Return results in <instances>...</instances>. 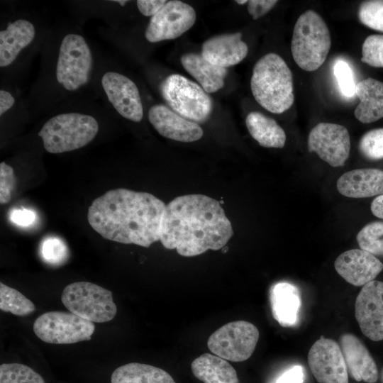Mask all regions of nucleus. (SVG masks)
I'll list each match as a JSON object with an SVG mask.
<instances>
[{
    "mask_svg": "<svg viewBox=\"0 0 383 383\" xmlns=\"http://www.w3.org/2000/svg\"><path fill=\"white\" fill-rule=\"evenodd\" d=\"M165 207L150 193L118 188L92 201L87 220L105 239L148 248L160 239Z\"/></svg>",
    "mask_w": 383,
    "mask_h": 383,
    "instance_id": "f257e3e1",
    "label": "nucleus"
},
{
    "mask_svg": "<svg viewBox=\"0 0 383 383\" xmlns=\"http://www.w3.org/2000/svg\"><path fill=\"white\" fill-rule=\"evenodd\" d=\"M233 234L220 203L203 194L177 196L166 205L160 231L162 245L184 257L225 247Z\"/></svg>",
    "mask_w": 383,
    "mask_h": 383,
    "instance_id": "f03ea898",
    "label": "nucleus"
},
{
    "mask_svg": "<svg viewBox=\"0 0 383 383\" xmlns=\"http://www.w3.org/2000/svg\"><path fill=\"white\" fill-rule=\"evenodd\" d=\"M250 89L256 101L273 113L287 111L294 101L292 71L276 53H267L255 64Z\"/></svg>",
    "mask_w": 383,
    "mask_h": 383,
    "instance_id": "7ed1b4c3",
    "label": "nucleus"
},
{
    "mask_svg": "<svg viewBox=\"0 0 383 383\" xmlns=\"http://www.w3.org/2000/svg\"><path fill=\"white\" fill-rule=\"evenodd\" d=\"M331 45L328 28L322 17L307 10L298 18L293 30L291 51L302 70L313 72L325 62Z\"/></svg>",
    "mask_w": 383,
    "mask_h": 383,
    "instance_id": "20e7f679",
    "label": "nucleus"
},
{
    "mask_svg": "<svg viewBox=\"0 0 383 383\" xmlns=\"http://www.w3.org/2000/svg\"><path fill=\"white\" fill-rule=\"evenodd\" d=\"M99 124L90 115L66 113L49 119L38 135L42 138L44 148L57 154L81 148L96 135Z\"/></svg>",
    "mask_w": 383,
    "mask_h": 383,
    "instance_id": "39448f33",
    "label": "nucleus"
},
{
    "mask_svg": "<svg viewBox=\"0 0 383 383\" xmlns=\"http://www.w3.org/2000/svg\"><path fill=\"white\" fill-rule=\"evenodd\" d=\"M161 94L170 108L195 123H204L213 110V101L204 89L177 74L167 76L160 84Z\"/></svg>",
    "mask_w": 383,
    "mask_h": 383,
    "instance_id": "423d86ee",
    "label": "nucleus"
},
{
    "mask_svg": "<svg viewBox=\"0 0 383 383\" xmlns=\"http://www.w3.org/2000/svg\"><path fill=\"white\" fill-rule=\"evenodd\" d=\"M61 300L71 313L92 323L110 321L117 312L111 292L91 282L68 284Z\"/></svg>",
    "mask_w": 383,
    "mask_h": 383,
    "instance_id": "0eeeda50",
    "label": "nucleus"
},
{
    "mask_svg": "<svg viewBox=\"0 0 383 383\" xmlns=\"http://www.w3.org/2000/svg\"><path fill=\"white\" fill-rule=\"evenodd\" d=\"M93 65L91 52L84 38L65 35L60 44L56 78L65 89L74 91L88 82Z\"/></svg>",
    "mask_w": 383,
    "mask_h": 383,
    "instance_id": "6e6552de",
    "label": "nucleus"
},
{
    "mask_svg": "<svg viewBox=\"0 0 383 383\" xmlns=\"http://www.w3.org/2000/svg\"><path fill=\"white\" fill-rule=\"evenodd\" d=\"M259 331L245 321L228 323L209 338L207 346L214 355L231 362H243L252 355L259 339Z\"/></svg>",
    "mask_w": 383,
    "mask_h": 383,
    "instance_id": "1a4fd4ad",
    "label": "nucleus"
},
{
    "mask_svg": "<svg viewBox=\"0 0 383 383\" xmlns=\"http://www.w3.org/2000/svg\"><path fill=\"white\" fill-rule=\"evenodd\" d=\"M33 328L35 334L45 343L72 344L89 340L95 326L71 312L49 311L35 319Z\"/></svg>",
    "mask_w": 383,
    "mask_h": 383,
    "instance_id": "9d476101",
    "label": "nucleus"
},
{
    "mask_svg": "<svg viewBox=\"0 0 383 383\" xmlns=\"http://www.w3.org/2000/svg\"><path fill=\"white\" fill-rule=\"evenodd\" d=\"M196 19V12L188 4L178 0L167 1L151 17L145 37L150 43L175 39L189 30Z\"/></svg>",
    "mask_w": 383,
    "mask_h": 383,
    "instance_id": "9b49d317",
    "label": "nucleus"
},
{
    "mask_svg": "<svg viewBox=\"0 0 383 383\" xmlns=\"http://www.w3.org/2000/svg\"><path fill=\"white\" fill-rule=\"evenodd\" d=\"M308 149L333 167L345 164L350 152L348 129L341 125L322 122L314 126L308 137Z\"/></svg>",
    "mask_w": 383,
    "mask_h": 383,
    "instance_id": "f8f14e48",
    "label": "nucleus"
},
{
    "mask_svg": "<svg viewBox=\"0 0 383 383\" xmlns=\"http://www.w3.org/2000/svg\"><path fill=\"white\" fill-rule=\"evenodd\" d=\"M307 359L318 383H349L345 359L335 340L321 336L311 347Z\"/></svg>",
    "mask_w": 383,
    "mask_h": 383,
    "instance_id": "ddd939ff",
    "label": "nucleus"
},
{
    "mask_svg": "<svg viewBox=\"0 0 383 383\" xmlns=\"http://www.w3.org/2000/svg\"><path fill=\"white\" fill-rule=\"evenodd\" d=\"M355 315L366 337L383 340V282L373 280L362 287L355 300Z\"/></svg>",
    "mask_w": 383,
    "mask_h": 383,
    "instance_id": "4468645a",
    "label": "nucleus"
},
{
    "mask_svg": "<svg viewBox=\"0 0 383 383\" xmlns=\"http://www.w3.org/2000/svg\"><path fill=\"white\" fill-rule=\"evenodd\" d=\"M101 84L109 101L125 118L140 122L143 108L139 91L128 77L115 72H107L101 78Z\"/></svg>",
    "mask_w": 383,
    "mask_h": 383,
    "instance_id": "2eb2a0df",
    "label": "nucleus"
},
{
    "mask_svg": "<svg viewBox=\"0 0 383 383\" xmlns=\"http://www.w3.org/2000/svg\"><path fill=\"white\" fill-rule=\"evenodd\" d=\"M334 267L347 282L363 287L374 280L383 270V263L374 255L362 249H351L341 253Z\"/></svg>",
    "mask_w": 383,
    "mask_h": 383,
    "instance_id": "dca6fc26",
    "label": "nucleus"
},
{
    "mask_svg": "<svg viewBox=\"0 0 383 383\" xmlns=\"http://www.w3.org/2000/svg\"><path fill=\"white\" fill-rule=\"evenodd\" d=\"M148 119L161 135L171 140L191 143L203 136V130L197 123L182 117L162 104L150 107Z\"/></svg>",
    "mask_w": 383,
    "mask_h": 383,
    "instance_id": "f3484780",
    "label": "nucleus"
},
{
    "mask_svg": "<svg viewBox=\"0 0 383 383\" xmlns=\"http://www.w3.org/2000/svg\"><path fill=\"white\" fill-rule=\"evenodd\" d=\"M339 342L350 377L357 382L375 383L379 376L377 367L365 345L351 333L343 334Z\"/></svg>",
    "mask_w": 383,
    "mask_h": 383,
    "instance_id": "a211bd4d",
    "label": "nucleus"
},
{
    "mask_svg": "<svg viewBox=\"0 0 383 383\" xmlns=\"http://www.w3.org/2000/svg\"><path fill=\"white\" fill-rule=\"evenodd\" d=\"M240 33L222 34L206 40L201 55L210 63L226 68L240 63L247 56L248 47Z\"/></svg>",
    "mask_w": 383,
    "mask_h": 383,
    "instance_id": "6ab92c4d",
    "label": "nucleus"
},
{
    "mask_svg": "<svg viewBox=\"0 0 383 383\" xmlns=\"http://www.w3.org/2000/svg\"><path fill=\"white\" fill-rule=\"evenodd\" d=\"M337 189L350 198H367L383 195V170L374 168L353 170L342 174Z\"/></svg>",
    "mask_w": 383,
    "mask_h": 383,
    "instance_id": "aec40b11",
    "label": "nucleus"
},
{
    "mask_svg": "<svg viewBox=\"0 0 383 383\" xmlns=\"http://www.w3.org/2000/svg\"><path fill=\"white\" fill-rule=\"evenodd\" d=\"M270 303L273 317L282 326L291 327L297 323L301 295L295 285L285 282L275 284L271 288Z\"/></svg>",
    "mask_w": 383,
    "mask_h": 383,
    "instance_id": "412c9836",
    "label": "nucleus"
},
{
    "mask_svg": "<svg viewBox=\"0 0 383 383\" xmlns=\"http://www.w3.org/2000/svg\"><path fill=\"white\" fill-rule=\"evenodd\" d=\"M34 26L28 21L18 19L0 31V67L11 65L20 52L33 40Z\"/></svg>",
    "mask_w": 383,
    "mask_h": 383,
    "instance_id": "4be33fe9",
    "label": "nucleus"
},
{
    "mask_svg": "<svg viewBox=\"0 0 383 383\" xmlns=\"http://www.w3.org/2000/svg\"><path fill=\"white\" fill-rule=\"evenodd\" d=\"M355 94L360 100L354 114L363 123L383 118V82L368 77L356 84Z\"/></svg>",
    "mask_w": 383,
    "mask_h": 383,
    "instance_id": "5701e85b",
    "label": "nucleus"
},
{
    "mask_svg": "<svg viewBox=\"0 0 383 383\" xmlns=\"http://www.w3.org/2000/svg\"><path fill=\"white\" fill-rule=\"evenodd\" d=\"M180 61L186 71L206 93L216 92L224 86L227 69L210 63L201 54L185 53L182 55Z\"/></svg>",
    "mask_w": 383,
    "mask_h": 383,
    "instance_id": "b1692460",
    "label": "nucleus"
},
{
    "mask_svg": "<svg viewBox=\"0 0 383 383\" xmlns=\"http://www.w3.org/2000/svg\"><path fill=\"white\" fill-rule=\"evenodd\" d=\"M193 374L204 383H238L237 372L225 359L204 353L191 364Z\"/></svg>",
    "mask_w": 383,
    "mask_h": 383,
    "instance_id": "393cba45",
    "label": "nucleus"
},
{
    "mask_svg": "<svg viewBox=\"0 0 383 383\" xmlns=\"http://www.w3.org/2000/svg\"><path fill=\"white\" fill-rule=\"evenodd\" d=\"M245 124L251 136L265 148H282L286 142L283 128L273 118L258 111L250 112Z\"/></svg>",
    "mask_w": 383,
    "mask_h": 383,
    "instance_id": "a878e982",
    "label": "nucleus"
},
{
    "mask_svg": "<svg viewBox=\"0 0 383 383\" xmlns=\"http://www.w3.org/2000/svg\"><path fill=\"white\" fill-rule=\"evenodd\" d=\"M111 382L176 383L164 370L139 362H131L116 368L111 374Z\"/></svg>",
    "mask_w": 383,
    "mask_h": 383,
    "instance_id": "bb28decb",
    "label": "nucleus"
},
{
    "mask_svg": "<svg viewBox=\"0 0 383 383\" xmlns=\"http://www.w3.org/2000/svg\"><path fill=\"white\" fill-rule=\"evenodd\" d=\"M0 309L24 316L35 310L34 304L18 290L0 283Z\"/></svg>",
    "mask_w": 383,
    "mask_h": 383,
    "instance_id": "cd10ccee",
    "label": "nucleus"
},
{
    "mask_svg": "<svg viewBox=\"0 0 383 383\" xmlns=\"http://www.w3.org/2000/svg\"><path fill=\"white\" fill-rule=\"evenodd\" d=\"M356 239L360 249L375 257H383V221L367 223L359 231Z\"/></svg>",
    "mask_w": 383,
    "mask_h": 383,
    "instance_id": "c85d7f7f",
    "label": "nucleus"
},
{
    "mask_svg": "<svg viewBox=\"0 0 383 383\" xmlns=\"http://www.w3.org/2000/svg\"><path fill=\"white\" fill-rule=\"evenodd\" d=\"M0 383H45L43 378L30 367L21 363H3Z\"/></svg>",
    "mask_w": 383,
    "mask_h": 383,
    "instance_id": "c756f323",
    "label": "nucleus"
},
{
    "mask_svg": "<svg viewBox=\"0 0 383 383\" xmlns=\"http://www.w3.org/2000/svg\"><path fill=\"white\" fill-rule=\"evenodd\" d=\"M357 16L365 26L383 32V1L372 0L362 2L359 6Z\"/></svg>",
    "mask_w": 383,
    "mask_h": 383,
    "instance_id": "7c9ffc66",
    "label": "nucleus"
},
{
    "mask_svg": "<svg viewBox=\"0 0 383 383\" xmlns=\"http://www.w3.org/2000/svg\"><path fill=\"white\" fill-rule=\"evenodd\" d=\"M359 150L370 160L383 159V128L366 132L359 142Z\"/></svg>",
    "mask_w": 383,
    "mask_h": 383,
    "instance_id": "2f4dec72",
    "label": "nucleus"
},
{
    "mask_svg": "<svg viewBox=\"0 0 383 383\" xmlns=\"http://www.w3.org/2000/svg\"><path fill=\"white\" fill-rule=\"evenodd\" d=\"M361 61L370 66L383 67V35H371L362 46Z\"/></svg>",
    "mask_w": 383,
    "mask_h": 383,
    "instance_id": "473e14b6",
    "label": "nucleus"
},
{
    "mask_svg": "<svg viewBox=\"0 0 383 383\" xmlns=\"http://www.w3.org/2000/svg\"><path fill=\"white\" fill-rule=\"evenodd\" d=\"M40 253L43 259L50 264H60L67 255L65 243L57 237H48L42 241Z\"/></svg>",
    "mask_w": 383,
    "mask_h": 383,
    "instance_id": "72a5a7b5",
    "label": "nucleus"
},
{
    "mask_svg": "<svg viewBox=\"0 0 383 383\" xmlns=\"http://www.w3.org/2000/svg\"><path fill=\"white\" fill-rule=\"evenodd\" d=\"M333 74L342 94L346 97L353 96L355 94L356 84L349 65L344 60H338L333 66Z\"/></svg>",
    "mask_w": 383,
    "mask_h": 383,
    "instance_id": "f704fd0d",
    "label": "nucleus"
},
{
    "mask_svg": "<svg viewBox=\"0 0 383 383\" xmlns=\"http://www.w3.org/2000/svg\"><path fill=\"white\" fill-rule=\"evenodd\" d=\"M15 174L13 168L4 162L0 163V203L6 204L11 199L15 185Z\"/></svg>",
    "mask_w": 383,
    "mask_h": 383,
    "instance_id": "c9c22d12",
    "label": "nucleus"
},
{
    "mask_svg": "<svg viewBox=\"0 0 383 383\" xmlns=\"http://www.w3.org/2000/svg\"><path fill=\"white\" fill-rule=\"evenodd\" d=\"M275 0H250L248 2V11L254 20L270 11L277 3Z\"/></svg>",
    "mask_w": 383,
    "mask_h": 383,
    "instance_id": "e433bc0d",
    "label": "nucleus"
},
{
    "mask_svg": "<svg viewBox=\"0 0 383 383\" xmlns=\"http://www.w3.org/2000/svg\"><path fill=\"white\" fill-rule=\"evenodd\" d=\"M35 217L34 212L26 209H13L9 216L13 223L22 227L30 226L35 221Z\"/></svg>",
    "mask_w": 383,
    "mask_h": 383,
    "instance_id": "4c0bfd02",
    "label": "nucleus"
},
{
    "mask_svg": "<svg viewBox=\"0 0 383 383\" xmlns=\"http://www.w3.org/2000/svg\"><path fill=\"white\" fill-rule=\"evenodd\" d=\"M167 1L165 0H138L139 11L145 16H153L158 13Z\"/></svg>",
    "mask_w": 383,
    "mask_h": 383,
    "instance_id": "58836bf2",
    "label": "nucleus"
},
{
    "mask_svg": "<svg viewBox=\"0 0 383 383\" xmlns=\"http://www.w3.org/2000/svg\"><path fill=\"white\" fill-rule=\"evenodd\" d=\"M304 371L300 365H295L284 372L274 383H302Z\"/></svg>",
    "mask_w": 383,
    "mask_h": 383,
    "instance_id": "ea45409f",
    "label": "nucleus"
},
{
    "mask_svg": "<svg viewBox=\"0 0 383 383\" xmlns=\"http://www.w3.org/2000/svg\"><path fill=\"white\" fill-rule=\"evenodd\" d=\"M15 103L13 96L8 91L1 89L0 91V115L2 116L10 109Z\"/></svg>",
    "mask_w": 383,
    "mask_h": 383,
    "instance_id": "a19ab883",
    "label": "nucleus"
},
{
    "mask_svg": "<svg viewBox=\"0 0 383 383\" xmlns=\"http://www.w3.org/2000/svg\"><path fill=\"white\" fill-rule=\"evenodd\" d=\"M370 209L374 216L383 219V195L377 196L372 201Z\"/></svg>",
    "mask_w": 383,
    "mask_h": 383,
    "instance_id": "79ce46f5",
    "label": "nucleus"
},
{
    "mask_svg": "<svg viewBox=\"0 0 383 383\" xmlns=\"http://www.w3.org/2000/svg\"><path fill=\"white\" fill-rule=\"evenodd\" d=\"M235 2L237 4H238L242 5V4H245L246 3L248 4V1H247V0H236Z\"/></svg>",
    "mask_w": 383,
    "mask_h": 383,
    "instance_id": "37998d69",
    "label": "nucleus"
},
{
    "mask_svg": "<svg viewBox=\"0 0 383 383\" xmlns=\"http://www.w3.org/2000/svg\"><path fill=\"white\" fill-rule=\"evenodd\" d=\"M113 1L120 4L121 6H124L128 2V1L126 0L125 1L117 0V1Z\"/></svg>",
    "mask_w": 383,
    "mask_h": 383,
    "instance_id": "c03bdc74",
    "label": "nucleus"
},
{
    "mask_svg": "<svg viewBox=\"0 0 383 383\" xmlns=\"http://www.w3.org/2000/svg\"><path fill=\"white\" fill-rule=\"evenodd\" d=\"M382 381H383V371H382Z\"/></svg>",
    "mask_w": 383,
    "mask_h": 383,
    "instance_id": "a18cd8bd",
    "label": "nucleus"
}]
</instances>
